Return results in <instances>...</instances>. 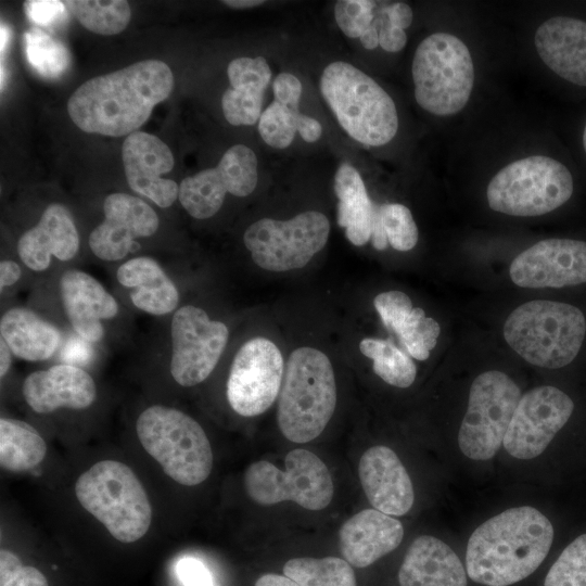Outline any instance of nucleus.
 Returning a JSON list of instances; mask_svg holds the SVG:
<instances>
[{
	"label": "nucleus",
	"instance_id": "nucleus-1",
	"mask_svg": "<svg viewBox=\"0 0 586 586\" xmlns=\"http://www.w3.org/2000/svg\"><path fill=\"white\" fill-rule=\"evenodd\" d=\"M174 87L169 66L149 59L81 84L67 101V113L82 131L129 136L148 120Z\"/></svg>",
	"mask_w": 586,
	"mask_h": 586
},
{
	"label": "nucleus",
	"instance_id": "nucleus-2",
	"mask_svg": "<svg viewBox=\"0 0 586 586\" xmlns=\"http://www.w3.org/2000/svg\"><path fill=\"white\" fill-rule=\"evenodd\" d=\"M555 527L539 510H505L477 526L466 551L469 577L485 586H509L531 575L547 557Z\"/></svg>",
	"mask_w": 586,
	"mask_h": 586
},
{
	"label": "nucleus",
	"instance_id": "nucleus-3",
	"mask_svg": "<svg viewBox=\"0 0 586 586\" xmlns=\"http://www.w3.org/2000/svg\"><path fill=\"white\" fill-rule=\"evenodd\" d=\"M336 397L330 358L311 346L292 351L278 397L277 421L282 435L294 443L318 437L334 413Z\"/></svg>",
	"mask_w": 586,
	"mask_h": 586
},
{
	"label": "nucleus",
	"instance_id": "nucleus-4",
	"mask_svg": "<svg viewBox=\"0 0 586 586\" xmlns=\"http://www.w3.org/2000/svg\"><path fill=\"white\" fill-rule=\"evenodd\" d=\"M502 334L508 345L527 362L559 369L577 356L586 335V319L573 305L535 300L511 311Z\"/></svg>",
	"mask_w": 586,
	"mask_h": 586
},
{
	"label": "nucleus",
	"instance_id": "nucleus-5",
	"mask_svg": "<svg viewBox=\"0 0 586 586\" xmlns=\"http://www.w3.org/2000/svg\"><path fill=\"white\" fill-rule=\"evenodd\" d=\"M319 87L340 126L357 142L380 146L395 137L398 115L394 101L356 66L342 61L330 63Z\"/></svg>",
	"mask_w": 586,
	"mask_h": 586
},
{
	"label": "nucleus",
	"instance_id": "nucleus-6",
	"mask_svg": "<svg viewBox=\"0 0 586 586\" xmlns=\"http://www.w3.org/2000/svg\"><path fill=\"white\" fill-rule=\"evenodd\" d=\"M75 495L118 542L131 544L142 538L152 522L148 494L127 464L112 459L95 462L77 479Z\"/></svg>",
	"mask_w": 586,
	"mask_h": 586
},
{
	"label": "nucleus",
	"instance_id": "nucleus-7",
	"mask_svg": "<svg viewBox=\"0 0 586 586\" xmlns=\"http://www.w3.org/2000/svg\"><path fill=\"white\" fill-rule=\"evenodd\" d=\"M141 446L175 482L194 486L212 472L208 437L192 417L176 408L153 405L136 421Z\"/></svg>",
	"mask_w": 586,
	"mask_h": 586
},
{
	"label": "nucleus",
	"instance_id": "nucleus-8",
	"mask_svg": "<svg viewBox=\"0 0 586 586\" xmlns=\"http://www.w3.org/2000/svg\"><path fill=\"white\" fill-rule=\"evenodd\" d=\"M411 73L416 101L431 114H456L470 99L472 56L463 41L451 34L434 33L424 38L416 49Z\"/></svg>",
	"mask_w": 586,
	"mask_h": 586
},
{
	"label": "nucleus",
	"instance_id": "nucleus-9",
	"mask_svg": "<svg viewBox=\"0 0 586 586\" xmlns=\"http://www.w3.org/2000/svg\"><path fill=\"white\" fill-rule=\"evenodd\" d=\"M572 193L570 170L557 160L534 155L500 169L489 181L486 198L493 211L530 217L555 211Z\"/></svg>",
	"mask_w": 586,
	"mask_h": 586
},
{
	"label": "nucleus",
	"instance_id": "nucleus-10",
	"mask_svg": "<svg viewBox=\"0 0 586 586\" xmlns=\"http://www.w3.org/2000/svg\"><path fill=\"white\" fill-rule=\"evenodd\" d=\"M284 466L283 471L267 460L251 463L244 473L247 496L260 506L291 500L308 510H321L331 502L332 477L318 456L293 449L286 454Z\"/></svg>",
	"mask_w": 586,
	"mask_h": 586
},
{
	"label": "nucleus",
	"instance_id": "nucleus-11",
	"mask_svg": "<svg viewBox=\"0 0 586 586\" xmlns=\"http://www.w3.org/2000/svg\"><path fill=\"white\" fill-rule=\"evenodd\" d=\"M330 221L318 211H306L288 220L262 218L243 235L253 262L267 271L284 272L305 267L328 242Z\"/></svg>",
	"mask_w": 586,
	"mask_h": 586
},
{
	"label": "nucleus",
	"instance_id": "nucleus-12",
	"mask_svg": "<svg viewBox=\"0 0 586 586\" xmlns=\"http://www.w3.org/2000/svg\"><path fill=\"white\" fill-rule=\"evenodd\" d=\"M521 396L517 383L501 371L489 370L474 379L458 432V445L466 457L488 460L496 455Z\"/></svg>",
	"mask_w": 586,
	"mask_h": 586
},
{
	"label": "nucleus",
	"instance_id": "nucleus-13",
	"mask_svg": "<svg viewBox=\"0 0 586 586\" xmlns=\"http://www.w3.org/2000/svg\"><path fill=\"white\" fill-rule=\"evenodd\" d=\"M228 339V327L212 320L204 309L193 305L178 308L170 323L173 379L184 387L205 381L216 368Z\"/></svg>",
	"mask_w": 586,
	"mask_h": 586
},
{
	"label": "nucleus",
	"instance_id": "nucleus-14",
	"mask_svg": "<svg viewBox=\"0 0 586 586\" xmlns=\"http://www.w3.org/2000/svg\"><path fill=\"white\" fill-rule=\"evenodd\" d=\"M284 362L275 342L252 337L237 352L227 380V399L242 417H256L279 397Z\"/></svg>",
	"mask_w": 586,
	"mask_h": 586
},
{
	"label": "nucleus",
	"instance_id": "nucleus-15",
	"mask_svg": "<svg viewBox=\"0 0 586 586\" xmlns=\"http://www.w3.org/2000/svg\"><path fill=\"white\" fill-rule=\"evenodd\" d=\"M575 410L572 397L562 390L543 385L521 396L502 445L518 459L542 455L569 423Z\"/></svg>",
	"mask_w": 586,
	"mask_h": 586
},
{
	"label": "nucleus",
	"instance_id": "nucleus-16",
	"mask_svg": "<svg viewBox=\"0 0 586 586\" xmlns=\"http://www.w3.org/2000/svg\"><path fill=\"white\" fill-rule=\"evenodd\" d=\"M257 180V157L251 148L239 143L225 152L216 167L182 179L178 199L189 215L207 219L220 209L227 193L247 196Z\"/></svg>",
	"mask_w": 586,
	"mask_h": 586
},
{
	"label": "nucleus",
	"instance_id": "nucleus-17",
	"mask_svg": "<svg viewBox=\"0 0 586 586\" xmlns=\"http://www.w3.org/2000/svg\"><path fill=\"white\" fill-rule=\"evenodd\" d=\"M512 282L521 288H563L586 282V242L546 239L520 253L511 263Z\"/></svg>",
	"mask_w": 586,
	"mask_h": 586
},
{
	"label": "nucleus",
	"instance_id": "nucleus-18",
	"mask_svg": "<svg viewBox=\"0 0 586 586\" xmlns=\"http://www.w3.org/2000/svg\"><path fill=\"white\" fill-rule=\"evenodd\" d=\"M104 220L89 235V247L100 259L119 260L132 251L135 240L153 235L158 228L154 209L127 193L109 194L103 203Z\"/></svg>",
	"mask_w": 586,
	"mask_h": 586
},
{
	"label": "nucleus",
	"instance_id": "nucleus-19",
	"mask_svg": "<svg viewBox=\"0 0 586 586\" xmlns=\"http://www.w3.org/2000/svg\"><path fill=\"white\" fill-rule=\"evenodd\" d=\"M122 155L127 182L135 192L164 208L177 200L179 186L162 178L173 169L174 156L158 137L144 131L132 132L123 143Z\"/></svg>",
	"mask_w": 586,
	"mask_h": 586
},
{
	"label": "nucleus",
	"instance_id": "nucleus-20",
	"mask_svg": "<svg viewBox=\"0 0 586 586\" xmlns=\"http://www.w3.org/2000/svg\"><path fill=\"white\" fill-rule=\"evenodd\" d=\"M27 405L37 413L59 409L84 410L97 398V385L84 369L59 364L29 373L22 385Z\"/></svg>",
	"mask_w": 586,
	"mask_h": 586
},
{
	"label": "nucleus",
	"instance_id": "nucleus-21",
	"mask_svg": "<svg viewBox=\"0 0 586 586\" xmlns=\"http://www.w3.org/2000/svg\"><path fill=\"white\" fill-rule=\"evenodd\" d=\"M359 480L371 506L388 515H404L412 507L411 480L397 455L378 445L364 453L358 466Z\"/></svg>",
	"mask_w": 586,
	"mask_h": 586
},
{
	"label": "nucleus",
	"instance_id": "nucleus-22",
	"mask_svg": "<svg viewBox=\"0 0 586 586\" xmlns=\"http://www.w3.org/2000/svg\"><path fill=\"white\" fill-rule=\"evenodd\" d=\"M65 315L76 333L86 342L97 343L104 335L102 320L118 314L116 300L91 275L68 269L60 280Z\"/></svg>",
	"mask_w": 586,
	"mask_h": 586
},
{
	"label": "nucleus",
	"instance_id": "nucleus-23",
	"mask_svg": "<svg viewBox=\"0 0 586 586\" xmlns=\"http://www.w3.org/2000/svg\"><path fill=\"white\" fill-rule=\"evenodd\" d=\"M79 250V235L68 209L59 203L50 204L38 224L24 232L17 243L21 260L34 271L46 270L51 256L59 260L73 259Z\"/></svg>",
	"mask_w": 586,
	"mask_h": 586
},
{
	"label": "nucleus",
	"instance_id": "nucleus-24",
	"mask_svg": "<svg viewBox=\"0 0 586 586\" xmlns=\"http://www.w3.org/2000/svg\"><path fill=\"white\" fill-rule=\"evenodd\" d=\"M543 62L563 79L586 87V22L568 16L545 21L535 33Z\"/></svg>",
	"mask_w": 586,
	"mask_h": 586
},
{
	"label": "nucleus",
	"instance_id": "nucleus-25",
	"mask_svg": "<svg viewBox=\"0 0 586 586\" xmlns=\"http://www.w3.org/2000/svg\"><path fill=\"white\" fill-rule=\"evenodd\" d=\"M404 537L400 521L377 509H365L339 531L340 550L355 568H366L396 549Z\"/></svg>",
	"mask_w": 586,
	"mask_h": 586
},
{
	"label": "nucleus",
	"instance_id": "nucleus-26",
	"mask_svg": "<svg viewBox=\"0 0 586 586\" xmlns=\"http://www.w3.org/2000/svg\"><path fill=\"white\" fill-rule=\"evenodd\" d=\"M398 582L399 586H467V572L447 544L423 535L409 546Z\"/></svg>",
	"mask_w": 586,
	"mask_h": 586
},
{
	"label": "nucleus",
	"instance_id": "nucleus-27",
	"mask_svg": "<svg viewBox=\"0 0 586 586\" xmlns=\"http://www.w3.org/2000/svg\"><path fill=\"white\" fill-rule=\"evenodd\" d=\"M118 282L130 289L132 304L144 313L163 316L175 310L179 292L163 268L150 257H135L117 269Z\"/></svg>",
	"mask_w": 586,
	"mask_h": 586
},
{
	"label": "nucleus",
	"instance_id": "nucleus-28",
	"mask_svg": "<svg viewBox=\"0 0 586 586\" xmlns=\"http://www.w3.org/2000/svg\"><path fill=\"white\" fill-rule=\"evenodd\" d=\"M0 334L13 355L27 361L49 359L61 343L59 329L25 307H12L2 315Z\"/></svg>",
	"mask_w": 586,
	"mask_h": 586
},
{
	"label": "nucleus",
	"instance_id": "nucleus-29",
	"mask_svg": "<svg viewBox=\"0 0 586 586\" xmlns=\"http://www.w3.org/2000/svg\"><path fill=\"white\" fill-rule=\"evenodd\" d=\"M334 192L337 196L336 221L345 229L347 240L362 246L371 239L375 207L370 200L358 170L343 163L334 176Z\"/></svg>",
	"mask_w": 586,
	"mask_h": 586
},
{
	"label": "nucleus",
	"instance_id": "nucleus-30",
	"mask_svg": "<svg viewBox=\"0 0 586 586\" xmlns=\"http://www.w3.org/2000/svg\"><path fill=\"white\" fill-rule=\"evenodd\" d=\"M47 444L39 432L25 421L0 419V464L10 472H25L39 466Z\"/></svg>",
	"mask_w": 586,
	"mask_h": 586
},
{
	"label": "nucleus",
	"instance_id": "nucleus-31",
	"mask_svg": "<svg viewBox=\"0 0 586 586\" xmlns=\"http://www.w3.org/2000/svg\"><path fill=\"white\" fill-rule=\"evenodd\" d=\"M283 575L300 586H357L352 565L337 557L290 559Z\"/></svg>",
	"mask_w": 586,
	"mask_h": 586
},
{
	"label": "nucleus",
	"instance_id": "nucleus-32",
	"mask_svg": "<svg viewBox=\"0 0 586 586\" xmlns=\"http://www.w3.org/2000/svg\"><path fill=\"white\" fill-rule=\"evenodd\" d=\"M359 349L373 360L374 373L387 384L405 388L413 383L417 374L413 360L390 340L365 337Z\"/></svg>",
	"mask_w": 586,
	"mask_h": 586
},
{
	"label": "nucleus",
	"instance_id": "nucleus-33",
	"mask_svg": "<svg viewBox=\"0 0 586 586\" xmlns=\"http://www.w3.org/2000/svg\"><path fill=\"white\" fill-rule=\"evenodd\" d=\"M64 4L88 30L99 35H116L123 31L131 17L127 1L68 0Z\"/></svg>",
	"mask_w": 586,
	"mask_h": 586
},
{
	"label": "nucleus",
	"instance_id": "nucleus-34",
	"mask_svg": "<svg viewBox=\"0 0 586 586\" xmlns=\"http://www.w3.org/2000/svg\"><path fill=\"white\" fill-rule=\"evenodd\" d=\"M24 44L29 64L46 78H56L69 66L67 48L38 27L24 33Z\"/></svg>",
	"mask_w": 586,
	"mask_h": 586
},
{
	"label": "nucleus",
	"instance_id": "nucleus-35",
	"mask_svg": "<svg viewBox=\"0 0 586 586\" xmlns=\"http://www.w3.org/2000/svg\"><path fill=\"white\" fill-rule=\"evenodd\" d=\"M221 97L222 113L233 126H251L262 115L265 88L255 84L239 82L230 85Z\"/></svg>",
	"mask_w": 586,
	"mask_h": 586
},
{
	"label": "nucleus",
	"instance_id": "nucleus-36",
	"mask_svg": "<svg viewBox=\"0 0 586 586\" xmlns=\"http://www.w3.org/2000/svg\"><path fill=\"white\" fill-rule=\"evenodd\" d=\"M302 114L298 106L286 105L273 100L263 111L257 125L264 142L275 149L288 148L297 132Z\"/></svg>",
	"mask_w": 586,
	"mask_h": 586
},
{
	"label": "nucleus",
	"instance_id": "nucleus-37",
	"mask_svg": "<svg viewBox=\"0 0 586 586\" xmlns=\"http://www.w3.org/2000/svg\"><path fill=\"white\" fill-rule=\"evenodd\" d=\"M441 333L438 322L428 317L420 307L412 311L395 333L408 355L417 360H426L436 346Z\"/></svg>",
	"mask_w": 586,
	"mask_h": 586
},
{
	"label": "nucleus",
	"instance_id": "nucleus-38",
	"mask_svg": "<svg viewBox=\"0 0 586 586\" xmlns=\"http://www.w3.org/2000/svg\"><path fill=\"white\" fill-rule=\"evenodd\" d=\"M544 586H586V532L563 548L550 566Z\"/></svg>",
	"mask_w": 586,
	"mask_h": 586
},
{
	"label": "nucleus",
	"instance_id": "nucleus-39",
	"mask_svg": "<svg viewBox=\"0 0 586 586\" xmlns=\"http://www.w3.org/2000/svg\"><path fill=\"white\" fill-rule=\"evenodd\" d=\"M390 245L400 252L412 250L419 238L418 228L410 209L399 203L378 206Z\"/></svg>",
	"mask_w": 586,
	"mask_h": 586
},
{
	"label": "nucleus",
	"instance_id": "nucleus-40",
	"mask_svg": "<svg viewBox=\"0 0 586 586\" xmlns=\"http://www.w3.org/2000/svg\"><path fill=\"white\" fill-rule=\"evenodd\" d=\"M378 2L370 0H339L334 4V18L342 33L360 38L375 16Z\"/></svg>",
	"mask_w": 586,
	"mask_h": 586
},
{
	"label": "nucleus",
	"instance_id": "nucleus-41",
	"mask_svg": "<svg viewBox=\"0 0 586 586\" xmlns=\"http://www.w3.org/2000/svg\"><path fill=\"white\" fill-rule=\"evenodd\" d=\"M0 586H49L41 571L31 565H24L16 553L0 550Z\"/></svg>",
	"mask_w": 586,
	"mask_h": 586
},
{
	"label": "nucleus",
	"instance_id": "nucleus-42",
	"mask_svg": "<svg viewBox=\"0 0 586 586\" xmlns=\"http://www.w3.org/2000/svg\"><path fill=\"white\" fill-rule=\"evenodd\" d=\"M373 305L387 330L396 333L413 309L410 297L402 291L378 294Z\"/></svg>",
	"mask_w": 586,
	"mask_h": 586
},
{
	"label": "nucleus",
	"instance_id": "nucleus-43",
	"mask_svg": "<svg viewBox=\"0 0 586 586\" xmlns=\"http://www.w3.org/2000/svg\"><path fill=\"white\" fill-rule=\"evenodd\" d=\"M230 85L239 82L255 84L267 88L271 69L263 56H242L232 60L227 68Z\"/></svg>",
	"mask_w": 586,
	"mask_h": 586
},
{
	"label": "nucleus",
	"instance_id": "nucleus-44",
	"mask_svg": "<svg viewBox=\"0 0 586 586\" xmlns=\"http://www.w3.org/2000/svg\"><path fill=\"white\" fill-rule=\"evenodd\" d=\"M24 10L33 23L41 26H49L64 21L68 12L64 2L55 0L25 1Z\"/></svg>",
	"mask_w": 586,
	"mask_h": 586
},
{
	"label": "nucleus",
	"instance_id": "nucleus-45",
	"mask_svg": "<svg viewBox=\"0 0 586 586\" xmlns=\"http://www.w3.org/2000/svg\"><path fill=\"white\" fill-rule=\"evenodd\" d=\"M374 22L379 31V44L387 52H398L403 50L407 42V35L404 29L393 25L387 18L383 5L375 12Z\"/></svg>",
	"mask_w": 586,
	"mask_h": 586
},
{
	"label": "nucleus",
	"instance_id": "nucleus-46",
	"mask_svg": "<svg viewBox=\"0 0 586 586\" xmlns=\"http://www.w3.org/2000/svg\"><path fill=\"white\" fill-rule=\"evenodd\" d=\"M275 100L292 106H298L303 92L300 79L290 73H280L272 84Z\"/></svg>",
	"mask_w": 586,
	"mask_h": 586
},
{
	"label": "nucleus",
	"instance_id": "nucleus-47",
	"mask_svg": "<svg viewBox=\"0 0 586 586\" xmlns=\"http://www.w3.org/2000/svg\"><path fill=\"white\" fill-rule=\"evenodd\" d=\"M178 575L184 586H214L206 566L193 558H184L179 562Z\"/></svg>",
	"mask_w": 586,
	"mask_h": 586
},
{
	"label": "nucleus",
	"instance_id": "nucleus-48",
	"mask_svg": "<svg viewBox=\"0 0 586 586\" xmlns=\"http://www.w3.org/2000/svg\"><path fill=\"white\" fill-rule=\"evenodd\" d=\"M383 9L387 18L393 25L402 29H406L411 25L413 13L408 4L404 2H395L383 5Z\"/></svg>",
	"mask_w": 586,
	"mask_h": 586
},
{
	"label": "nucleus",
	"instance_id": "nucleus-49",
	"mask_svg": "<svg viewBox=\"0 0 586 586\" xmlns=\"http://www.w3.org/2000/svg\"><path fill=\"white\" fill-rule=\"evenodd\" d=\"M297 132L304 141L309 143L316 142L322 135V126L317 119L302 114L298 120Z\"/></svg>",
	"mask_w": 586,
	"mask_h": 586
},
{
	"label": "nucleus",
	"instance_id": "nucleus-50",
	"mask_svg": "<svg viewBox=\"0 0 586 586\" xmlns=\"http://www.w3.org/2000/svg\"><path fill=\"white\" fill-rule=\"evenodd\" d=\"M22 276L20 265L13 260L4 259L0 263V286L1 291L4 288L16 283Z\"/></svg>",
	"mask_w": 586,
	"mask_h": 586
},
{
	"label": "nucleus",
	"instance_id": "nucleus-51",
	"mask_svg": "<svg viewBox=\"0 0 586 586\" xmlns=\"http://www.w3.org/2000/svg\"><path fill=\"white\" fill-rule=\"evenodd\" d=\"M371 244L377 251H383L387 247L388 241L383 228L380 215L378 213V206L375 207L374 220L371 233Z\"/></svg>",
	"mask_w": 586,
	"mask_h": 586
},
{
	"label": "nucleus",
	"instance_id": "nucleus-52",
	"mask_svg": "<svg viewBox=\"0 0 586 586\" xmlns=\"http://www.w3.org/2000/svg\"><path fill=\"white\" fill-rule=\"evenodd\" d=\"M255 586H300L296 582L285 575L268 573L262 575Z\"/></svg>",
	"mask_w": 586,
	"mask_h": 586
},
{
	"label": "nucleus",
	"instance_id": "nucleus-53",
	"mask_svg": "<svg viewBox=\"0 0 586 586\" xmlns=\"http://www.w3.org/2000/svg\"><path fill=\"white\" fill-rule=\"evenodd\" d=\"M12 356L13 353L8 346V344L4 342L3 339L0 337V377L4 378L7 373L9 372L11 366H12Z\"/></svg>",
	"mask_w": 586,
	"mask_h": 586
},
{
	"label": "nucleus",
	"instance_id": "nucleus-54",
	"mask_svg": "<svg viewBox=\"0 0 586 586\" xmlns=\"http://www.w3.org/2000/svg\"><path fill=\"white\" fill-rule=\"evenodd\" d=\"M359 40L364 48L368 50H373L379 46V31L374 20L370 27L359 38Z\"/></svg>",
	"mask_w": 586,
	"mask_h": 586
},
{
	"label": "nucleus",
	"instance_id": "nucleus-55",
	"mask_svg": "<svg viewBox=\"0 0 586 586\" xmlns=\"http://www.w3.org/2000/svg\"><path fill=\"white\" fill-rule=\"evenodd\" d=\"M82 353H87L88 352V348H87V345H85L84 343H77L76 341L74 342H71L68 343L67 345V349H66V356L71 359H81L84 358V355L86 354H81Z\"/></svg>",
	"mask_w": 586,
	"mask_h": 586
},
{
	"label": "nucleus",
	"instance_id": "nucleus-56",
	"mask_svg": "<svg viewBox=\"0 0 586 586\" xmlns=\"http://www.w3.org/2000/svg\"><path fill=\"white\" fill-rule=\"evenodd\" d=\"M224 4L233 8V9H247L260 5L264 3L263 0H224Z\"/></svg>",
	"mask_w": 586,
	"mask_h": 586
},
{
	"label": "nucleus",
	"instance_id": "nucleus-57",
	"mask_svg": "<svg viewBox=\"0 0 586 586\" xmlns=\"http://www.w3.org/2000/svg\"><path fill=\"white\" fill-rule=\"evenodd\" d=\"M1 53H3L4 49H5V46H7V42L9 40V37H10V30L9 28L4 25V24H1Z\"/></svg>",
	"mask_w": 586,
	"mask_h": 586
},
{
	"label": "nucleus",
	"instance_id": "nucleus-58",
	"mask_svg": "<svg viewBox=\"0 0 586 586\" xmlns=\"http://www.w3.org/2000/svg\"><path fill=\"white\" fill-rule=\"evenodd\" d=\"M583 145H584V149H585V152H586V125H585L584 132H583Z\"/></svg>",
	"mask_w": 586,
	"mask_h": 586
}]
</instances>
